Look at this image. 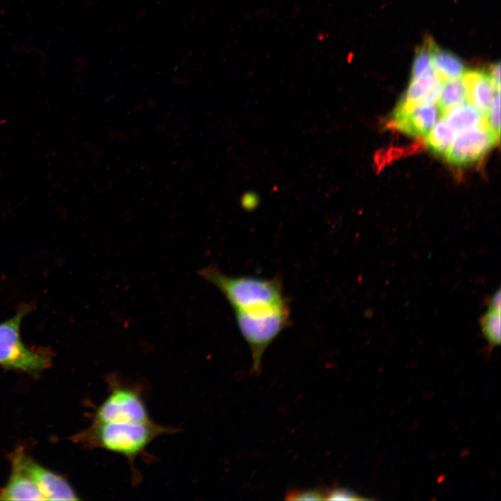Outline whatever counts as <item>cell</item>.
Segmentation results:
<instances>
[{
	"mask_svg": "<svg viewBox=\"0 0 501 501\" xmlns=\"http://www.w3.org/2000/svg\"><path fill=\"white\" fill-rule=\"evenodd\" d=\"M176 428L164 427L151 420L143 422H93L92 426L79 436L88 447H99L125 457L130 464L134 478L138 480L135 459L159 436L177 431Z\"/></svg>",
	"mask_w": 501,
	"mask_h": 501,
	"instance_id": "1",
	"label": "cell"
},
{
	"mask_svg": "<svg viewBox=\"0 0 501 501\" xmlns=\"http://www.w3.org/2000/svg\"><path fill=\"white\" fill-rule=\"evenodd\" d=\"M237 327L252 356L251 372H261L263 354L269 344L290 323L287 301L233 310Z\"/></svg>",
	"mask_w": 501,
	"mask_h": 501,
	"instance_id": "2",
	"label": "cell"
},
{
	"mask_svg": "<svg viewBox=\"0 0 501 501\" xmlns=\"http://www.w3.org/2000/svg\"><path fill=\"white\" fill-rule=\"evenodd\" d=\"M198 273L221 292L233 310L285 300L278 277L266 279L252 276H230L212 264L200 269Z\"/></svg>",
	"mask_w": 501,
	"mask_h": 501,
	"instance_id": "3",
	"label": "cell"
},
{
	"mask_svg": "<svg viewBox=\"0 0 501 501\" xmlns=\"http://www.w3.org/2000/svg\"><path fill=\"white\" fill-rule=\"evenodd\" d=\"M109 393L97 406L93 422H143L151 420L139 386L122 381L116 374L106 377Z\"/></svg>",
	"mask_w": 501,
	"mask_h": 501,
	"instance_id": "4",
	"label": "cell"
},
{
	"mask_svg": "<svg viewBox=\"0 0 501 501\" xmlns=\"http://www.w3.org/2000/svg\"><path fill=\"white\" fill-rule=\"evenodd\" d=\"M29 310V305H23L13 317L0 324V365L9 369L38 373L49 365L50 358L42 352L29 349L21 340V322Z\"/></svg>",
	"mask_w": 501,
	"mask_h": 501,
	"instance_id": "5",
	"label": "cell"
},
{
	"mask_svg": "<svg viewBox=\"0 0 501 501\" xmlns=\"http://www.w3.org/2000/svg\"><path fill=\"white\" fill-rule=\"evenodd\" d=\"M498 138L484 122L473 128L459 132L445 157L454 166H463L477 161L495 143Z\"/></svg>",
	"mask_w": 501,
	"mask_h": 501,
	"instance_id": "6",
	"label": "cell"
},
{
	"mask_svg": "<svg viewBox=\"0 0 501 501\" xmlns=\"http://www.w3.org/2000/svg\"><path fill=\"white\" fill-rule=\"evenodd\" d=\"M29 475L45 500H77V494L61 476L40 466L18 449L12 456Z\"/></svg>",
	"mask_w": 501,
	"mask_h": 501,
	"instance_id": "7",
	"label": "cell"
},
{
	"mask_svg": "<svg viewBox=\"0 0 501 501\" xmlns=\"http://www.w3.org/2000/svg\"><path fill=\"white\" fill-rule=\"evenodd\" d=\"M439 110L434 105H422L411 113L398 117L390 116L386 122L393 129L412 136H425L434 125Z\"/></svg>",
	"mask_w": 501,
	"mask_h": 501,
	"instance_id": "8",
	"label": "cell"
},
{
	"mask_svg": "<svg viewBox=\"0 0 501 501\" xmlns=\"http://www.w3.org/2000/svg\"><path fill=\"white\" fill-rule=\"evenodd\" d=\"M45 500L29 475L12 457L10 477L0 491V500Z\"/></svg>",
	"mask_w": 501,
	"mask_h": 501,
	"instance_id": "9",
	"label": "cell"
},
{
	"mask_svg": "<svg viewBox=\"0 0 501 501\" xmlns=\"http://www.w3.org/2000/svg\"><path fill=\"white\" fill-rule=\"evenodd\" d=\"M461 79L466 89L468 103L484 116L497 91L488 74L472 70L464 72Z\"/></svg>",
	"mask_w": 501,
	"mask_h": 501,
	"instance_id": "10",
	"label": "cell"
},
{
	"mask_svg": "<svg viewBox=\"0 0 501 501\" xmlns=\"http://www.w3.org/2000/svg\"><path fill=\"white\" fill-rule=\"evenodd\" d=\"M434 73L441 83L461 77L464 65L457 56L434 45L432 53Z\"/></svg>",
	"mask_w": 501,
	"mask_h": 501,
	"instance_id": "11",
	"label": "cell"
},
{
	"mask_svg": "<svg viewBox=\"0 0 501 501\" xmlns=\"http://www.w3.org/2000/svg\"><path fill=\"white\" fill-rule=\"evenodd\" d=\"M443 117L456 134L478 126L484 122V116L468 102L451 109Z\"/></svg>",
	"mask_w": 501,
	"mask_h": 501,
	"instance_id": "12",
	"label": "cell"
},
{
	"mask_svg": "<svg viewBox=\"0 0 501 501\" xmlns=\"http://www.w3.org/2000/svg\"><path fill=\"white\" fill-rule=\"evenodd\" d=\"M437 107L443 116L451 109L468 102L467 93L461 77L443 82Z\"/></svg>",
	"mask_w": 501,
	"mask_h": 501,
	"instance_id": "13",
	"label": "cell"
},
{
	"mask_svg": "<svg viewBox=\"0 0 501 501\" xmlns=\"http://www.w3.org/2000/svg\"><path fill=\"white\" fill-rule=\"evenodd\" d=\"M455 134L446 120L442 118L426 134V143L435 154L445 155Z\"/></svg>",
	"mask_w": 501,
	"mask_h": 501,
	"instance_id": "14",
	"label": "cell"
},
{
	"mask_svg": "<svg viewBox=\"0 0 501 501\" xmlns=\"http://www.w3.org/2000/svg\"><path fill=\"white\" fill-rule=\"evenodd\" d=\"M434 45L431 38H427L418 49L413 59L411 80L434 73L432 53Z\"/></svg>",
	"mask_w": 501,
	"mask_h": 501,
	"instance_id": "15",
	"label": "cell"
},
{
	"mask_svg": "<svg viewBox=\"0 0 501 501\" xmlns=\"http://www.w3.org/2000/svg\"><path fill=\"white\" fill-rule=\"evenodd\" d=\"M480 325L489 345L491 347L500 345L501 339L500 310L489 308L481 317Z\"/></svg>",
	"mask_w": 501,
	"mask_h": 501,
	"instance_id": "16",
	"label": "cell"
},
{
	"mask_svg": "<svg viewBox=\"0 0 501 501\" xmlns=\"http://www.w3.org/2000/svg\"><path fill=\"white\" fill-rule=\"evenodd\" d=\"M422 145H424L422 143L417 142L408 147L390 148L388 150L379 151L374 158L377 170L379 171L387 163L401 156L422 150Z\"/></svg>",
	"mask_w": 501,
	"mask_h": 501,
	"instance_id": "17",
	"label": "cell"
},
{
	"mask_svg": "<svg viewBox=\"0 0 501 501\" xmlns=\"http://www.w3.org/2000/svg\"><path fill=\"white\" fill-rule=\"evenodd\" d=\"M500 91H496L493 96L491 106L484 116V123L487 128L500 139Z\"/></svg>",
	"mask_w": 501,
	"mask_h": 501,
	"instance_id": "18",
	"label": "cell"
},
{
	"mask_svg": "<svg viewBox=\"0 0 501 501\" xmlns=\"http://www.w3.org/2000/svg\"><path fill=\"white\" fill-rule=\"evenodd\" d=\"M285 499L289 500H325L326 490L320 488L292 489L287 492Z\"/></svg>",
	"mask_w": 501,
	"mask_h": 501,
	"instance_id": "19",
	"label": "cell"
},
{
	"mask_svg": "<svg viewBox=\"0 0 501 501\" xmlns=\"http://www.w3.org/2000/svg\"><path fill=\"white\" fill-rule=\"evenodd\" d=\"M326 500H368L355 491L341 486H333L326 490Z\"/></svg>",
	"mask_w": 501,
	"mask_h": 501,
	"instance_id": "20",
	"label": "cell"
},
{
	"mask_svg": "<svg viewBox=\"0 0 501 501\" xmlns=\"http://www.w3.org/2000/svg\"><path fill=\"white\" fill-rule=\"evenodd\" d=\"M258 202V196L252 191L245 193L241 199L242 207L246 209L255 208L257 205Z\"/></svg>",
	"mask_w": 501,
	"mask_h": 501,
	"instance_id": "21",
	"label": "cell"
},
{
	"mask_svg": "<svg viewBox=\"0 0 501 501\" xmlns=\"http://www.w3.org/2000/svg\"><path fill=\"white\" fill-rule=\"evenodd\" d=\"M493 85L497 91L500 90V65L499 63L495 64L491 68L488 74Z\"/></svg>",
	"mask_w": 501,
	"mask_h": 501,
	"instance_id": "22",
	"label": "cell"
},
{
	"mask_svg": "<svg viewBox=\"0 0 501 501\" xmlns=\"http://www.w3.org/2000/svg\"><path fill=\"white\" fill-rule=\"evenodd\" d=\"M488 306H489V308H491V309L500 310L501 294H500V289H498L491 297Z\"/></svg>",
	"mask_w": 501,
	"mask_h": 501,
	"instance_id": "23",
	"label": "cell"
}]
</instances>
